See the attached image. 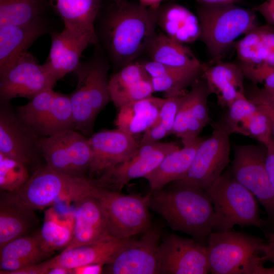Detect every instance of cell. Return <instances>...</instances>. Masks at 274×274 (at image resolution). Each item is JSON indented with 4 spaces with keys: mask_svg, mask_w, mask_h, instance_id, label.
<instances>
[{
    "mask_svg": "<svg viewBox=\"0 0 274 274\" xmlns=\"http://www.w3.org/2000/svg\"><path fill=\"white\" fill-rule=\"evenodd\" d=\"M56 82L44 64H40L31 53L26 52L0 73V101L10 102L18 97L30 100L53 88Z\"/></svg>",
    "mask_w": 274,
    "mask_h": 274,
    "instance_id": "7c38bea8",
    "label": "cell"
},
{
    "mask_svg": "<svg viewBox=\"0 0 274 274\" xmlns=\"http://www.w3.org/2000/svg\"><path fill=\"white\" fill-rule=\"evenodd\" d=\"M246 95L255 104L266 105L274 110V89L259 88L255 85Z\"/></svg>",
    "mask_w": 274,
    "mask_h": 274,
    "instance_id": "b9f144b4",
    "label": "cell"
},
{
    "mask_svg": "<svg viewBox=\"0 0 274 274\" xmlns=\"http://www.w3.org/2000/svg\"><path fill=\"white\" fill-rule=\"evenodd\" d=\"M40 144L47 166L66 175L86 177L92 152L88 139L83 134L76 130H67L40 138Z\"/></svg>",
    "mask_w": 274,
    "mask_h": 274,
    "instance_id": "8fae6325",
    "label": "cell"
},
{
    "mask_svg": "<svg viewBox=\"0 0 274 274\" xmlns=\"http://www.w3.org/2000/svg\"><path fill=\"white\" fill-rule=\"evenodd\" d=\"M145 54L150 60L178 68H195L203 65L191 49L168 37L162 32H156Z\"/></svg>",
    "mask_w": 274,
    "mask_h": 274,
    "instance_id": "4dcf8cb0",
    "label": "cell"
},
{
    "mask_svg": "<svg viewBox=\"0 0 274 274\" xmlns=\"http://www.w3.org/2000/svg\"><path fill=\"white\" fill-rule=\"evenodd\" d=\"M101 7L94 22L97 44L115 72L144 54L156 33V9L126 0Z\"/></svg>",
    "mask_w": 274,
    "mask_h": 274,
    "instance_id": "6da1fadb",
    "label": "cell"
},
{
    "mask_svg": "<svg viewBox=\"0 0 274 274\" xmlns=\"http://www.w3.org/2000/svg\"><path fill=\"white\" fill-rule=\"evenodd\" d=\"M48 274H74V270L60 265H54L50 269Z\"/></svg>",
    "mask_w": 274,
    "mask_h": 274,
    "instance_id": "7dc6e473",
    "label": "cell"
},
{
    "mask_svg": "<svg viewBox=\"0 0 274 274\" xmlns=\"http://www.w3.org/2000/svg\"><path fill=\"white\" fill-rule=\"evenodd\" d=\"M203 139L198 136L165 156L158 166L144 177L149 183L150 190L162 189L169 183L182 179Z\"/></svg>",
    "mask_w": 274,
    "mask_h": 274,
    "instance_id": "4316f807",
    "label": "cell"
},
{
    "mask_svg": "<svg viewBox=\"0 0 274 274\" xmlns=\"http://www.w3.org/2000/svg\"><path fill=\"white\" fill-rule=\"evenodd\" d=\"M230 135L213 124L211 135L199 145L185 176L174 182L196 186L205 190L209 188L229 162Z\"/></svg>",
    "mask_w": 274,
    "mask_h": 274,
    "instance_id": "4fadbf2b",
    "label": "cell"
},
{
    "mask_svg": "<svg viewBox=\"0 0 274 274\" xmlns=\"http://www.w3.org/2000/svg\"><path fill=\"white\" fill-rule=\"evenodd\" d=\"M183 94L165 98L155 122L164 128L169 134L173 133L176 117Z\"/></svg>",
    "mask_w": 274,
    "mask_h": 274,
    "instance_id": "60d3db41",
    "label": "cell"
},
{
    "mask_svg": "<svg viewBox=\"0 0 274 274\" xmlns=\"http://www.w3.org/2000/svg\"><path fill=\"white\" fill-rule=\"evenodd\" d=\"M50 255L42 248L38 232L20 237L0 248V273L11 274Z\"/></svg>",
    "mask_w": 274,
    "mask_h": 274,
    "instance_id": "83f0119b",
    "label": "cell"
},
{
    "mask_svg": "<svg viewBox=\"0 0 274 274\" xmlns=\"http://www.w3.org/2000/svg\"><path fill=\"white\" fill-rule=\"evenodd\" d=\"M259 106L268 116L271 126L272 137L274 141V110L270 107L264 104H256Z\"/></svg>",
    "mask_w": 274,
    "mask_h": 274,
    "instance_id": "c3c4849f",
    "label": "cell"
},
{
    "mask_svg": "<svg viewBox=\"0 0 274 274\" xmlns=\"http://www.w3.org/2000/svg\"><path fill=\"white\" fill-rule=\"evenodd\" d=\"M50 31L49 22L44 15L25 23L0 27V73Z\"/></svg>",
    "mask_w": 274,
    "mask_h": 274,
    "instance_id": "7402d4cb",
    "label": "cell"
},
{
    "mask_svg": "<svg viewBox=\"0 0 274 274\" xmlns=\"http://www.w3.org/2000/svg\"><path fill=\"white\" fill-rule=\"evenodd\" d=\"M109 62L96 45L89 59L80 61L74 72L77 77L76 89L70 96L76 129L84 135L92 132L96 117L111 100L109 90Z\"/></svg>",
    "mask_w": 274,
    "mask_h": 274,
    "instance_id": "3957f363",
    "label": "cell"
},
{
    "mask_svg": "<svg viewBox=\"0 0 274 274\" xmlns=\"http://www.w3.org/2000/svg\"><path fill=\"white\" fill-rule=\"evenodd\" d=\"M50 35V50L44 64L57 81L74 71L82 53L89 44H97L95 37L74 27L64 26L61 31H52Z\"/></svg>",
    "mask_w": 274,
    "mask_h": 274,
    "instance_id": "ac0fdd59",
    "label": "cell"
},
{
    "mask_svg": "<svg viewBox=\"0 0 274 274\" xmlns=\"http://www.w3.org/2000/svg\"><path fill=\"white\" fill-rule=\"evenodd\" d=\"M31 174L22 162L0 153L1 191L14 192L28 181Z\"/></svg>",
    "mask_w": 274,
    "mask_h": 274,
    "instance_id": "8d00e7d4",
    "label": "cell"
},
{
    "mask_svg": "<svg viewBox=\"0 0 274 274\" xmlns=\"http://www.w3.org/2000/svg\"><path fill=\"white\" fill-rule=\"evenodd\" d=\"M48 0H0V27L30 22L44 15Z\"/></svg>",
    "mask_w": 274,
    "mask_h": 274,
    "instance_id": "d6a6232c",
    "label": "cell"
},
{
    "mask_svg": "<svg viewBox=\"0 0 274 274\" xmlns=\"http://www.w3.org/2000/svg\"><path fill=\"white\" fill-rule=\"evenodd\" d=\"M257 105L243 94L227 108L226 113L214 124L228 133H238L246 136L247 125L250 117L258 110Z\"/></svg>",
    "mask_w": 274,
    "mask_h": 274,
    "instance_id": "836d02e7",
    "label": "cell"
},
{
    "mask_svg": "<svg viewBox=\"0 0 274 274\" xmlns=\"http://www.w3.org/2000/svg\"><path fill=\"white\" fill-rule=\"evenodd\" d=\"M97 184L96 179L66 175L45 164L31 175L21 188L11 193L21 203L35 211L58 201L75 202L90 194Z\"/></svg>",
    "mask_w": 274,
    "mask_h": 274,
    "instance_id": "8992f818",
    "label": "cell"
},
{
    "mask_svg": "<svg viewBox=\"0 0 274 274\" xmlns=\"http://www.w3.org/2000/svg\"><path fill=\"white\" fill-rule=\"evenodd\" d=\"M64 26L86 31L96 38L94 22L104 0H48ZM97 39V38H96Z\"/></svg>",
    "mask_w": 274,
    "mask_h": 274,
    "instance_id": "1f68e13d",
    "label": "cell"
},
{
    "mask_svg": "<svg viewBox=\"0 0 274 274\" xmlns=\"http://www.w3.org/2000/svg\"><path fill=\"white\" fill-rule=\"evenodd\" d=\"M254 9L263 16L267 24L274 26V0H265Z\"/></svg>",
    "mask_w": 274,
    "mask_h": 274,
    "instance_id": "ee69618b",
    "label": "cell"
},
{
    "mask_svg": "<svg viewBox=\"0 0 274 274\" xmlns=\"http://www.w3.org/2000/svg\"><path fill=\"white\" fill-rule=\"evenodd\" d=\"M16 111L40 138L76 130L70 96L50 88L40 92Z\"/></svg>",
    "mask_w": 274,
    "mask_h": 274,
    "instance_id": "9c48e42d",
    "label": "cell"
},
{
    "mask_svg": "<svg viewBox=\"0 0 274 274\" xmlns=\"http://www.w3.org/2000/svg\"><path fill=\"white\" fill-rule=\"evenodd\" d=\"M199 4H225L234 3L238 4L242 0H194Z\"/></svg>",
    "mask_w": 274,
    "mask_h": 274,
    "instance_id": "681fc988",
    "label": "cell"
},
{
    "mask_svg": "<svg viewBox=\"0 0 274 274\" xmlns=\"http://www.w3.org/2000/svg\"><path fill=\"white\" fill-rule=\"evenodd\" d=\"M162 231V226L151 225L140 239H134L105 265L104 273L159 274Z\"/></svg>",
    "mask_w": 274,
    "mask_h": 274,
    "instance_id": "2e32d148",
    "label": "cell"
},
{
    "mask_svg": "<svg viewBox=\"0 0 274 274\" xmlns=\"http://www.w3.org/2000/svg\"><path fill=\"white\" fill-rule=\"evenodd\" d=\"M211 272L213 274L274 273L262 262L266 243L256 237L231 230L212 232L208 238Z\"/></svg>",
    "mask_w": 274,
    "mask_h": 274,
    "instance_id": "5b68a950",
    "label": "cell"
},
{
    "mask_svg": "<svg viewBox=\"0 0 274 274\" xmlns=\"http://www.w3.org/2000/svg\"><path fill=\"white\" fill-rule=\"evenodd\" d=\"M206 191L214 209L213 230L228 231L235 225L261 228L264 224L254 195L232 175L222 174Z\"/></svg>",
    "mask_w": 274,
    "mask_h": 274,
    "instance_id": "52a82bcc",
    "label": "cell"
},
{
    "mask_svg": "<svg viewBox=\"0 0 274 274\" xmlns=\"http://www.w3.org/2000/svg\"><path fill=\"white\" fill-rule=\"evenodd\" d=\"M191 87L182 97L173 128V133L180 138L183 144L198 137L211 122L208 107L210 92L204 79L200 78Z\"/></svg>",
    "mask_w": 274,
    "mask_h": 274,
    "instance_id": "d6986e66",
    "label": "cell"
},
{
    "mask_svg": "<svg viewBox=\"0 0 274 274\" xmlns=\"http://www.w3.org/2000/svg\"><path fill=\"white\" fill-rule=\"evenodd\" d=\"M266 245L269 247L274 248V233H271L269 235V239Z\"/></svg>",
    "mask_w": 274,
    "mask_h": 274,
    "instance_id": "816d5d0a",
    "label": "cell"
},
{
    "mask_svg": "<svg viewBox=\"0 0 274 274\" xmlns=\"http://www.w3.org/2000/svg\"><path fill=\"white\" fill-rule=\"evenodd\" d=\"M203 65L195 68H182L165 76L153 78L151 82L154 92L164 93L165 98L181 95L185 89L202 76Z\"/></svg>",
    "mask_w": 274,
    "mask_h": 274,
    "instance_id": "e575fe53",
    "label": "cell"
},
{
    "mask_svg": "<svg viewBox=\"0 0 274 274\" xmlns=\"http://www.w3.org/2000/svg\"><path fill=\"white\" fill-rule=\"evenodd\" d=\"M237 57L243 63L274 66V27L259 26L234 43Z\"/></svg>",
    "mask_w": 274,
    "mask_h": 274,
    "instance_id": "f1b7e54d",
    "label": "cell"
},
{
    "mask_svg": "<svg viewBox=\"0 0 274 274\" xmlns=\"http://www.w3.org/2000/svg\"><path fill=\"white\" fill-rule=\"evenodd\" d=\"M199 39L213 62L221 61L234 40L258 26L256 11L236 4H199L196 6Z\"/></svg>",
    "mask_w": 274,
    "mask_h": 274,
    "instance_id": "277c9868",
    "label": "cell"
},
{
    "mask_svg": "<svg viewBox=\"0 0 274 274\" xmlns=\"http://www.w3.org/2000/svg\"><path fill=\"white\" fill-rule=\"evenodd\" d=\"M212 65L203 63L202 77L209 91L216 95L222 107L228 108L239 96L245 94L244 75L237 64L221 60Z\"/></svg>",
    "mask_w": 274,
    "mask_h": 274,
    "instance_id": "cb8c5ba5",
    "label": "cell"
},
{
    "mask_svg": "<svg viewBox=\"0 0 274 274\" xmlns=\"http://www.w3.org/2000/svg\"><path fill=\"white\" fill-rule=\"evenodd\" d=\"M164 0H139V3L146 7L156 9Z\"/></svg>",
    "mask_w": 274,
    "mask_h": 274,
    "instance_id": "f907efd6",
    "label": "cell"
},
{
    "mask_svg": "<svg viewBox=\"0 0 274 274\" xmlns=\"http://www.w3.org/2000/svg\"><path fill=\"white\" fill-rule=\"evenodd\" d=\"M91 194L102 212L110 235L124 239L145 232L152 225L149 211V194H125L98 184Z\"/></svg>",
    "mask_w": 274,
    "mask_h": 274,
    "instance_id": "ba28073f",
    "label": "cell"
},
{
    "mask_svg": "<svg viewBox=\"0 0 274 274\" xmlns=\"http://www.w3.org/2000/svg\"><path fill=\"white\" fill-rule=\"evenodd\" d=\"M165 98L151 96L119 109L117 128L133 135L145 132L157 120Z\"/></svg>",
    "mask_w": 274,
    "mask_h": 274,
    "instance_id": "f546056e",
    "label": "cell"
},
{
    "mask_svg": "<svg viewBox=\"0 0 274 274\" xmlns=\"http://www.w3.org/2000/svg\"><path fill=\"white\" fill-rule=\"evenodd\" d=\"M265 150L255 145L235 147L232 176L255 196L268 215L274 219V188L265 166Z\"/></svg>",
    "mask_w": 274,
    "mask_h": 274,
    "instance_id": "5bb4252c",
    "label": "cell"
},
{
    "mask_svg": "<svg viewBox=\"0 0 274 274\" xmlns=\"http://www.w3.org/2000/svg\"><path fill=\"white\" fill-rule=\"evenodd\" d=\"M258 110L250 117L246 136H250L264 146L273 138L270 119L265 112L258 106Z\"/></svg>",
    "mask_w": 274,
    "mask_h": 274,
    "instance_id": "f35d334b",
    "label": "cell"
},
{
    "mask_svg": "<svg viewBox=\"0 0 274 274\" xmlns=\"http://www.w3.org/2000/svg\"><path fill=\"white\" fill-rule=\"evenodd\" d=\"M74 223L72 238L62 250L98 243L112 237L97 200L90 194L75 202Z\"/></svg>",
    "mask_w": 274,
    "mask_h": 274,
    "instance_id": "44dd1931",
    "label": "cell"
},
{
    "mask_svg": "<svg viewBox=\"0 0 274 274\" xmlns=\"http://www.w3.org/2000/svg\"><path fill=\"white\" fill-rule=\"evenodd\" d=\"M135 239L112 237L102 242L82 245L63 250L55 256L54 265L74 269L90 264L106 265Z\"/></svg>",
    "mask_w": 274,
    "mask_h": 274,
    "instance_id": "484cf974",
    "label": "cell"
},
{
    "mask_svg": "<svg viewBox=\"0 0 274 274\" xmlns=\"http://www.w3.org/2000/svg\"><path fill=\"white\" fill-rule=\"evenodd\" d=\"M156 25L168 37L183 44L199 39L200 27L197 15L176 3L159 6L156 9Z\"/></svg>",
    "mask_w": 274,
    "mask_h": 274,
    "instance_id": "d4e9b609",
    "label": "cell"
},
{
    "mask_svg": "<svg viewBox=\"0 0 274 274\" xmlns=\"http://www.w3.org/2000/svg\"><path fill=\"white\" fill-rule=\"evenodd\" d=\"M265 166L269 180L274 188V141L273 138L265 146Z\"/></svg>",
    "mask_w": 274,
    "mask_h": 274,
    "instance_id": "f6af8a7d",
    "label": "cell"
},
{
    "mask_svg": "<svg viewBox=\"0 0 274 274\" xmlns=\"http://www.w3.org/2000/svg\"><path fill=\"white\" fill-rule=\"evenodd\" d=\"M40 139L10 102L0 101V153L22 162L32 175L45 164Z\"/></svg>",
    "mask_w": 274,
    "mask_h": 274,
    "instance_id": "30bf717a",
    "label": "cell"
},
{
    "mask_svg": "<svg viewBox=\"0 0 274 274\" xmlns=\"http://www.w3.org/2000/svg\"><path fill=\"white\" fill-rule=\"evenodd\" d=\"M179 148L174 142L139 145L128 160L104 172L97 179L98 184L102 187L120 192L131 180L144 178L158 166L165 156Z\"/></svg>",
    "mask_w": 274,
    "mask_h": 274,
    "instance_id": "9a60e30c",
    "label": "cell"
},
{
    "mask_svg": "<svg viewBox=\"0 0 274 274\" xmlns=\"http://www.w3.org/2000/svg\"><path fill=\"white\" fill-rule=\"evenodd\" d=\"M149 208L159 214L174 231L196 239L208 238L213 231L214 209L206 191L178 184L170 188L150 190Z\"/></svg>",
    "mask_w": 274,
    "mask_h": 274,
    "instance_id": "7a4b0ae2",
    "label": "cell"
},
{
    "mask_svg": "<svg viewBox=\"0 0 274 274\" xmlns=\"http://www.w3.org/2000/svg\"><path fill=\"white\" fill-rule=\"evenodd\" d=\"M92 152L89 171L102 173L125 162L139 147L133 135L117 128L99 131L88 139Z\"/></svg>",
    "mask_w": 274,
    "mask_h": 274,
    "instance_id": "ffe728a7",
    "label": "cell"
},
{
    "mask_svg": "<svg viewBox=\"0 0 274 274\" xmlns=\"http://www.w3.org/2000/svg\"><path fill=\"white\" fill-rule=\"evenodd\" d=\"M113 2L116 3H122L126 0H110Z\"/></svg>",
    "mask_w": 274,
    "mask_h": 274,
    "instance_id": "f5cc1de1",
    "label": "cell"
},
{
    "mask_svg": "<svg viewBox=\"0 0 274 274\" xmlns=\"http://www.w3.org/2000/svg\"><path fill=\"white\" fill-rule=\"evenodd\" d=\"M73 230L57 219H46L38 232L43 249L51 255L60 249H64L69 244Z\"/></svg>",
    "mask_w": 274,
    "mask_h": 274,
    "instance_id": "74e56055",
    "label": "cell"
},
{
    "mask_svg": "<svg viewBox=\"0 0 274 274\" xmlns=\"http://www.w3.org/2000/svg\"><path fill=\"white\" fill-rule=\"evenodd\" d=\"M245 77L254 84L260 83L263 87L274 89V66L265 64H251L239 62Z\"/></svg>",
    "mask_w": 274,
    "mask_h": 274,
    "instance_id": "ab89813d",
    "label": "cell"
},
{
    "mask_svg": "<svg viewBox=\"0 0 274 274\" xmlns=\"http://www.w3.org/2000/svg\"><path fill=\"white\" fill-rule=\"evenodd\" d=\"M150 78L138 60L114 72L109 77V90L113 102L143 80Z\"/></svg>",
    "mask_w": 274,
    "mask_h": 274,
    "instance_id": "d590c367",
    "label": "cell"
},
{
    "mask_svg": "<svg viewBox=\"0 0 274 274\" xmlns=\"http://www.w3.org/2000/svg\"><path fill=\"white\" fill-rule=\"evenodd\" d=\"M56 261L54 257L48 260L32 264L13 272L11 274H48Z\"/></svg>",
    "mask_w": 274,
    "mask_h": 274,
    "instance_id": "7bdbcfd3",
    "label": "cell"
},
{
    "mask_svg": "<svg viewBox=\"0 0 274 274\" xmlns=\"http://www.w3.org/2000/svg\"><path fill=\"white\" fill-rule=\"evenodd\" d=\"M105 265L90 264L74 268V274H100L104 273Z\"/></svg>",
    "mask_w": 274,
    "mask_h": 274,
    "instance_id": "bcb514c9",
    "label": "cell"
},
{
    "mask_svg": "<svg viewBox=\"0 0 274 274\" xmlns=\"http://www.w3.org/2000/svg\"><path fill=\"white\" fill-rule=\"evenodd\" d=\"M35 211L21 203L11 193H0V248L20 237L29 235L38 225Z\"/></svg>",
    "mask_w": 274,
    "mask_h": 274,
    "instance_id": "603a6c76",
    "label": "cell"
},
{
    "mask_svg": "<svg viewBox=\"0 0 274 274\" xmlns=\"http://www.w3.org/2000/svg\"><path fill=\"white\" fill-rule=\"evenodd\" d=\"M211 272L207 247L193 239L169 234L159 247V274Z\"/></svg>",
    "mask_w": 274,
    "mask_h": 274,
    "instance_id": "e0dca14e",
    "label": "cell"
}]
</instances>
